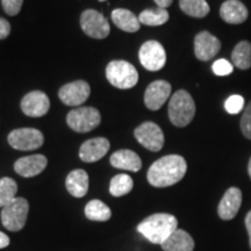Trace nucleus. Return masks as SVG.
Segmentation results:
<instances>
[{
  "mask_svg": "<svg viewBox=\"0 0 251 251\" xmlns=\"http://www.w3.org/2000/svg\"><path fill=\"white\" fill-rule=\"evenodd\" d=\"M11 33V25L6 19L0 18V40H4Z\"/></svg>",
  "mask_w": 251,
  "mask_h": 251,
  "instance_id": "obj_33",
  "label": "nucleus"
},
{
  "mask_svg": "<svg viewBox=\"0 0 251 251\" xmlns=\"http://www.w3.org/2000/svg\"><path fill=\"white\" fill-rule=\"evenodd\" d=\"M111 164L121 170L137 172L142 168V161L136 152L128 149H122L115 151L111 156Z\"/></svg>",
  "mask_w": 251,
  "mask_h": 251,
  "instance_id": "obj_19",
  "label": "nucleus"
},
{
  "mask_svg": "<svg viewBox=\"0 0 251 251\" xmlns=\"http://www.w3.org/2000/svg\"><path fill=\"white\" fill-rule=\"evenodd\" d=\"M49 108V98L42 91H33L27 93L21 100V109L30 118L43 117L48 113Z\"/></svg>",
  "mask_w": 251,
  "mask_h": 251,
  "instance_id": "obj_13",
  "label": "nucleus"
},
{
  "mask_svg": "<svg viewBox=\"0 0 251 251\" xmlns=\"http://www.w3.org/2000/svg\"><path fill=\"white\" fill-rule=\"evenodd\" d=\"M48 164V159L43 155H31L27 157H21L14 164V170L21 177H34L40 175L46 169Z\"/></svg>",
  "mask_w": 251,
  "mask_h": 251,
  "instance_id": "obj_17",
  "label": "nucleus"
},
{
  "mask_svg": "<svg viewBox=\"0 0 251 251\" xmlns=\"http://www.w3.org/2000/svg\"><path fill=\"white\" fill-rule=\"evenodd\" d=\"M112 21L121 30L135 33L140 29L141 23L133 12L126 8H117L112 12Z\"/></svg>",
  "mask_w": 251,
  "mask_h": 251,
  "instance_id": "obj_22",
  "label": "nucleus"
},
{
  "mask_svg": "<svg viewBox=\"0 0 251 251\" xmlns=\"http://www.w3.org/2000/svg\"><path fill=\"white\" fill-rule=\"evenodd\" d=\"M109 141L105 137H97L81 144L79 157L83 162L93 163L101 159L109 150Z\"/></svg>",
  "mask_w": 251,
  "mask_h": 251,
  "instance_id": "obj_16",
  "label": "nucleus"
},
{
  "mask_svg": "<svg viewBox=\"0 0 251 251\" xmlns=\"http://www.w3.org/2000/svg\"><path fill=\"white\" fill-rule=\"evenodd\" d=\"M9 244V237L7 235L0 231V249H4V248L8 247Z\"/></svg>",
  "mask_w": 251,
  "mask_h": 251,
  "instance_id": "obj_34",
  "label": "nucleus"
},
{
  "mask_svg": "<svg viewBox=\"0 0 251 251\" xmlns=\"http://www.w3.org/2000/svg\"><path fill=\"white\" fill-rule=\"evenodd\" d=\"M29 205L24 198H15L2 207L1 222L6 229L11 231H20L27 221Z\"/></svg>",
  "mask_w": 251,
  "mask_h": 251,
  "instance_id": "obj_5",
  "label": "nucleus"
},
{
  "mask_svg": "<svg viewBox=\"0 0 251 251\" xmlns=\"http://www.w3.org/2000/svg\"><path fill=\"white\" fill-rule=\"evenodd\" d=\"M221 49V42L218 37L209 31H200L194 37V54L196 57L202 62L211 61Z\"/></svg>",
  "mask_w": 251,
  "mask_h": 251,
  "instance_id": "obj_11",
  "label": "nucleus"
},
{
  "mask_svg": "<svg viewBox=\"0 0 251 251\" xmlns=\"http://www.w3.org/2000/svg\"><path fill=\"white\" fill-rule=\"evenodd\" d=\"M248 172H249V176H250V178H251V157H250L249 164H248Z\"/></svg>",
  "mask_w": 251,
  "mask_h": 251,
  "instance_id": "obj_37",
  "label": "nucleus"
},
{
  "mask_svg": "<svg viewBox=\"0 0 251 251\" xmlns=\"http://www.w3.org/2000/svg\"><path fill=\"white\" fill-rule=\"evenodd\" d=\"M8 143L12 148L23 151L39 149L43 146L45 137L39 129L35 128H19L11 131L8 135Z\"/></svg>",
  "mask_w": 251,
  "mask_h": 251,
  "instance_id": "obj_7",
  "label": "nucleus"
},
{
  "mask_svg": "<svg viewBox=\"0 0 251 251\" xmlns=\"http://www.w3.org/2000/svg\"><path fill=\"white\" fill-rule=\"evenodd\" d=\"M85 215L91 221L103 222L111 219L112 212L109 207L100 200H91L85 207Z\"/></svg>",
  "mask_w": 251,
  "mask_h": 251,
  "instance_id": "obj_25",
  "label": "nucleus"
},
{
  "mask_svg": "<svg viewBox=\"0 0 251 251\" xmlns=\"http://www.w3.org/2000/svg\"><path fill=\"white\" fill-rule=\"evenodd\" d=\"M91 94V87L85 80H76L61 87L58 96L65 105L80 106Z\"/></svg>",
  "mask_w": 251,
  "mask_h": 251,
  "instance_id": "obj_12",
  "label": "nucleus"
},
{
  "mask_svg": "<svg viewBox=\"0 0 251 251\" xmlns=\"http://www.w3.org/2000/svg\"><path fill=\"white\" fill-rule=\"evenodd\" d=\"M246 227H247L248 234H249V243L251 247V211L248 213L246 216Z\"/></svg>",
  "mask_w": 251,
  "mask_h": 251,
  "instance_id": "obj_35",
  "label": "nucleus"
},
{
  "mask_svg": "<svg viewBox=\"0 0 251 251\" xmlns=\"http://www.w3.org/2000/svg\"><path fill=\"white\" fill-rule=\"evenodd\" d=\"M212 70L216 76H220V77L229 76L230 74H233L234 64L227 61V59L220 58V59H216V61L213 63Z\"/></svg>",
  "mask_w": 251,
  "mask_h": 251,
  "instance_id": "obj_30",
  "label": "nucleus"
},
{
  "mask_svg": "<svg viewBox=\"0 0 251 251\" xmlns=\"http://www.w3.org/2000/svg\"><path fill=\"white\" fill-rule=\"evenodd\" d=\"M100 1H103V0H100Z\"/></svg>",
  "mask_w": 251,
  "mask_h": 251,
  "instance_id": "obj_38",
  "label": "nucleus"
},
{
  "mask_svg": "<svg viewBox=\"0 0 251 251\" xmlns=\"http://www.w3.org/2000/svg\"><path fill=\"white\" fill-rule=\"evenodd\" d=\"M69 127L77 133H87L98 127L101 122V115L94 107H80L72 109L67 117Z\"/></svg>",
  "mask_w": 251,
  "mask_h": 251,
  "instance_id": "obj_6",
  "label": "nucleus"
},
{
  "mask_svg": "<svg viewBox=\"0 0 251 251\" xmlns=\"http://www.w3.org/2000/svg\"><path fill=\"white\" fill-rule=\"evenodd\" d=\"M18 185L14 179L4 177L0 179V207H4L15 199Z\"/></svg>",
  "mask_w": 251,
  "mask_h": 251,
  "instance_id": "obj_28",
  "label": "nucleus"
},
{
  "mask_svg": "<svg viewBox=\"0 0 251 251\" xmlns=\"http://www.w3.org/2000/svg\"><path fill=\"white\" fill-rule=\"evenodd\" d=\"M172 1H174V0H155L157 6H158V7H161V8L169 7V6L172 4Z\"/></svg>",
  "mask_w": 251,
  "mask_h": 251,
  "instance_id": "obj_36",
  "label": "nucleus"
},
{
  "mask_svg": "<svg viewBox=\"0 0 251 251\" xmlns=\"http://www.w3.org/2000/svg\"><path fill=\"white\" fill-rule=\"evenodd\" d=\"M68 192L76 198H83L89 191V176L86 171L78 169L71 171L65 180Z\"/></svg>",
  "mask_w": 251,
  "mask_h": 251,
  "instance_id": "obj_20",
  "label": "nucleus"
},
{
  "mask_svg": "<svg viewBox=\"0 0 251 251\" xmlns=\"http://www.w3.org/2000/svg\"><path fill=\"white\" fill-rule=\"evenodd\" d=\"M241 205H242V192H241L240 188H228L219 203V216L226 221L234 219L238 213Z\"/></svg>",
  "mask_w": 251,
  "mask_h": 251,
  "instance_id": "obj_15",
  "label": "nucleus"
},
{
  "mask_svg": "<svg viewBox=\"0 0 251 251\" xmlns=\"http://www.w3.org/2000/svg\"><path fill=\"white\" fill-rule=\"evenodd\" d=\"M139 58L141 64L149 71H158L164 68L166 52L164 47L157 41H148L140 48Z\"/></svg>",
  "mask_w": 251,
  "mask_h": 251,
  "instance_id": "obj_9",
  "label": "nucleus"
},
{
  "mask_svg": "<svg viewBox=\"0 0 251 251\" xmlns=\"http://www.w3.org/2000/svg\"><path fill=\"white\" fill-rule=\"evenodd\" d=\"M177 229L178 220L166 213L150 215L137 226V231L153 244H163Z\"/></svg>",
  "mask_w": 251,
  "mask_h": 251,
  "instance_id": "obj_2",
  "label": "nucleus"
},
{
  "mask_svg": "<svg viewBox=\"0 0 251 251\" xmlns=\"http://www.w3.org/2000/svg\"><path fill=\"white\" fill-rule=\"evenodd\" d=\"M241 130L247 139L251 140V101L249 105L244 108L242 118H241Z\"/></svg>",
  "mask_w": 251,
  "mask_h": 251,
  "instance_id": "obj_31",
  "label": "nucleus"
},
{
  "mask_svg": "<svg viewBox=\"0 0 251 251\" xmlns=\"http://www.w3.org/2000/svg\"><path fill=\"white\" fill-rule=\"evenodd\" d=\"M196 115V103L190 93L179 90L174 93L169 102V118L176 127H186Z\"/></svg>",
  "mask_w": 251,
  "mask_h": 251,
  "instance_id": "obj_3",
  "label": "nucleus"
},
{
  "mask_svg": "<svg viewBox=\"0 0 251 251\" xmlns=\"http://www.w3.org/2000/svg\"><path fill=\"white\" fill-rule=\"evenodd\" d=\"M135 137L144 148L150 151H159L164 146V134L158 125L153 122H144L134 131Z\"/></svg>",
  "mask_w": 251,
  "mask_h": 251,
  "instance_id": "obj_10",
  "label": "nucleus"
},
{
  "mask_svg": "<svg viewBox=\"0 0 251 251\" xmlns=\"http://www.w3.org/2000/svg\"><path fill=\"white\" fill-rule=\"evenodd\" d=\"M24 0H1L2 8L6 12V14L14 17V15L19 14L23 7Z\"/></svg>",
  "mask_w": 251,
  "mask_h": 251,
  "instance_id": "obj_32",
  "label": "nucleus"
},
{
  "mask_svg": "<svg viewBox=\"0 0 251 251\" xmlns=\"http://www.w3.org/2000/svg\"><path fill=\"white\" fill-rule=\"evenodd\" d=\"M244 108V98L242 96L234 94L225 101V109L229 114H238Z\"/></svg>",
  "mask_w": 251,
  "mask_h": 251,
  "instance_id": "obj_29",
  "label": "nucleus"
},
{
  "mask_svg": "<svg viewBox=\"0 0 251 251\" xmlns=\"http://www.w3.org/2000/svg\"><path fill=\"white\" fill-rule=\"evenodd\" d=\"M106 77L113 86L131 89L139 81V74L133 64L126 61H112L106 68Z\"/></svg>",
  "mask_w": 251,
  "mask_h": 251,
  "instance_id": "obj_4",
  "label": "nucleus"
},
{
  "mask_svg": "<svg viewBox=\"0 0 251 251\" xmlns=\"http://www.w3.org/2000/svg\"><path fill=\"white\" fill-rule=\"evenodd\" d=\"M179 6L185 14L193 18H205L209 13L206 0H179Z\"/></svg>",
  "mask_w": 251,
  "mask_h": 251,
  "instance_id": "obj_26",
  "label": "nucleus"
},
{
  "mask_svg": "<svg viewBox=\"0 0 251 251\" xmlns=\"http://www.w3.org/2000/svg\"><path fill=\"white\" fill-rule=\"evenodd\" d=\"M139 20L146 26H162L169 20V12L166 8H150L143 11L139 15Z\"/></svg>",
  "mask_w": 251,
  "mask_h": 251,
  "instance_id": "obj_24",
  "label": "nucleus"
},
{
  "mask_svg": "<svg viewBox=\"0 0 251 251\" xmlns=\"http://www.w3.org/2000/svg\"><path fill=\"white\" fill-rule=\"evenodd\" d=\"M134 181L128 175H117L112 178L109 185V192L113 197L126 196L133 190Z\"/></svg>",
  "mask_w": 251,
  "mask_h": 251,
  "instance_id": "obj_27",
  "label": "nucleus"
},
{
  "mask_svg": "<svg viewBox=\"0 0 251 251\" xmlns=\"http://www.w3.org/2000/svg\"><path fill=\"white\" fill-rule=\"evenodd\" d=\"M248 15V8L240 0H226L220 7V17L229 25L243 24Z\"/></svg>",
  "mask_w": 251,
  "mask_h": 251,
  "instance_id": "obj_18",
  "label": "nucleus"
},
{
  "mask_svg": "<svg viewBox=\"0 0 251 251\" xmlns=\"http://www.w3.org/2000/svg\"><path fill=\"white\" fill-rule=\"evenodd\" d=\"M231 62L240 70L251 68V43L249 41L238 42L231 52Z\"/></svg>",
  "mask_w": 251,
  "mask_h": 251,
  "instance_id": "obj_23",
  "label": "nucleus"
},
{
  "mask_svg": "<svg viewBox=\"0 0 251 251\" xmlns=\"http://www.w3.org/2000/svg\"><path fill=\"white\" fill-rule=\"evenodd\" d=\"M171 90V84L168 81H152L144 93V103L150 111H158L166 102V100L170 98Z\"/></svg>",
  "mask_w": 251,
  "mask_h": 251,
  "instance_id": "obj_14",
  "label": "nucleus"
},
{
  "mask_svg": "<svg viewBox=\"0 0 251 251\" xmlns=\"http://www.w3.org/2000/svg\"><path fill=\"white\" fill-rule=\"evenodd\" d=\"M161 246L164 251H193L194 241L183 229H177Z\"/></svg>",
  "mask_w": 251,
  "mask_h": 251,
  "instance_id": "obj_21",
  "label": "nucleus"
},
{
  "mask_svg": "<svg viewBox=\"0 0 251 251\" xmlns=\"http://www.w3.org/2000/svg\"><path fill=\"white\" fill-rule=\"evenodd\" d=\"M80 26L87 36L99 40L107 37L111 30L106 18L96 9H86L81 13Z\"/></svg>",
  "mask_w": 251,
  "mask_h": 251,
  "instance_id": "obj_8",
  "label": "nucleus"
},
{
  "mask_svg": "<svg viewBox=\"0 0 251 251\" xmlns=\"http://www.w3.org/2000/svg\"><path fill=\"white\" fill-rule=\"evenodd\" d=\"M187 171L186 161L179 155H168L159 158L148 170V181L155 187H168L177 184Z\"/></svg>",
  "mask_w": 251,
  "mask_h": 251,
  "instance_id": "obj_1",
  "label": "nucleus"
}]
</instances>
